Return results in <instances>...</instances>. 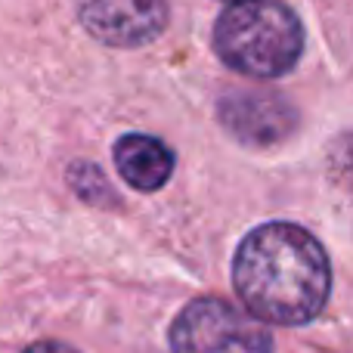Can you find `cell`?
I'll return each instance as SVG.
<instances>
[{
	"instance_id": "obj_5",
	"label": "cell",
	"mask_w": 353,
	"mask_h": 353,
	"mask_svg": "<svg viewBox=\"0 0 353 353\" xmlns=\"http://www.w3.org/2000/svg\"><path fill=\"white\" fill-rule=\"evenodd\" d=\"M220 124L245 146L270 149L285 143L298 128V112L282 93L270 90H232L220 97Z\"/></svg>"
},
{
	"instance_id": "obj_2",
	"label": "cell",
	"mask_w": 353,
	"mask_h": 353,
	"mask_svg": "<svg viewBox=\"0 0 353 353\" xmlns=\"http://www.w3.org/2000/svg\"><path fill=\"white\" fill-rule=\"evenodd\" d=\"M214 53L230 72L257 81L288 74L304 53V25L279 0L230 3L214 22Z\"/></svg>"
},
{
	"instance_id": "obj_6",
	"label": "cell",
	"mask_w": 353,
	"mask_h": 353,
	"mask_svg": "<svg viewBox=\"0 0 353 353\" xmlns=\"http://www.w3.org/2000/svg\"><path fill=\"white\" fill-rule=\"evenodd\" d=\"M115 171L137 192H155L174 174V152L165 140L152 134H124L112 149Z\"/></svg>"
},
{
	"instance_id": "obj_3",
	"label": "cell",
	"mask_w": 353,
	"mask_h": 353,
	"mask_svg": "<svg viewBox=\"0 0 353 353\" xmlns=\"http://www.w3.org/2000/svg\"><path fill=\"white\" fill-rule=\"evenodd\" d=\"M171 353H273V335L248 310L220 298L189 301L171 325Z\"/></svg>"
},
{
	"instance_id": "obj_9",
	"label": "cell",
	"mask_w": 353,
	"mask_h": 353,
	"mask_svg": "<svg viewBox=\"0 0 353 353\" xmlns=\"http://www.w3.org/2000/svg\"><path fill=\"white\" fill-rule=\"evenodd\" d=\"M226 3H242V0H226Z\"/></svg>"
},
{
	"instance_id": "obj_8",
	"label": "cell",
	"mask_w": 353,
	"mask_h": 353,
	"mask_svg": "<svg viewBox=\"0 0 353 353\" xmlns=\"http://www.w3.org/2000/svg\"><path fill=\"white\" fill-rule=\"evenodd\" d=\"M25 353H74V350L68 347V344H59V341H37Z\"/></svg>"
},
{
	"instance_id": "obj_4",
	"label": "cell",
	"mask_w": 353,
	"mask_h": 353,
	"mask_svg": "<svg viewBox=\"0 0 353 353\" xmlns=\"http://www.w3.org/2000/svg\"><path fill=\"white\" fill-rule=\"evenodd\" d=\"M78 19L99 43L130 50L165 34L171 6L168 0H78Z\"/></svg>"
},
{
	"instance_id": "obj_7",
	"label": "cell",
	"mask_w": 353,
	"mask_h": 353,
	"mask_svg": "<svg viewBox=\"0 0 353 353\" xmlns=\"http://www.w3.org/2000/svg\"><path fill=\"white\" fill-rule=\"evenodd\" d=\"M68 183H72L74 192L84 201H90V205H115L118 201L115 189L105 183L103 171H99L97 165H90V161H74V165L68 168Z\"/></svg>"
},
{
	"instance_id": "obj_1",
	"label": "cell",
	"mask_w": 353,
	"mask_h": 353,
	"mask_svg": "<svg viewBox=\"0 0 353 353\" xmlns=\"http://www.w3.org/2000/svg\"><path fill=\"white\" fill-rule=\"evenodd\" d=\"M232 285L254 319L270 325H307L325 310L332 263L313 232L298 223H263L239 242Z\"/></svg>"
}]
</instances>
